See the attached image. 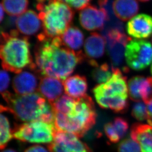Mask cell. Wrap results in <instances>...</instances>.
<instances>
[{"label":"cell","mask_w":152,"mask_h":152,"mask_svg":"<svg viewBox=\"0 0 152 152\" xmlns=\"http://www.w3.org/2000/svg\"><path fill=\"white\" fill-rule=\"evenodd\" d=\"M34 56L36 72L63 82L85 58L81 51L66 46L61 37H49L43 32L37 36Z\"/></svg>","instance_id":"1"},{"label":"cell","mask_w":152,"mask_h":152,"mask_svg":"<svg viewBox=\"0 0 152 152\" xmlns=\"http://www.w3.org/2000/svg\"><path fill=\"white\" fill-rule=\"evenodd\" d=\"M1 94L7 104L6 106L1 105V112L9 111L22 122L40 121L55 126L53 107L39 92L20 95L6 91Z\"/></svg>","instance_id":"2"},{"label":"cell","mask_w":152,"mask_h":152,"mask_svg":"<svg viewBox=\"0 0 152 152\" xmlns=\"http://www.w3.org/2000/svg\"><path fill=\"white\" fill-rule=\"evenodd\" d=\"M16 30L10 33L1 31L0 49L1 65L4 69L19 74L23 69L29 68L36 70L31 55L29 37L19 35Z\"/></svg>","instance_id":"3"},{"label":"cell","mask_w":152,"mask_h":152,"mask_svg":"<svg viewBox=\"0 0 152 152\" xmlns=\"http://www.w3.org/2000/svg\"><path fill=\"white\" fill-rule=\"evenodd\" d=\"M54 115L56 131L71 133L78 137H83L93 127L97 117L94 102L87 94L75 99L66 114L54 112Z\"/></svg>","instance_id":"4"},{"label":"cell","mask_w":152,"mask_h":152,"mask_svg":"<svg viewBox=\"0 0 152 152\" xmlns=\"http://www.w3.org/2000/svg\"><path fill=\"white\" fill-rule=\"evenodd\" d=\"M111 69L113 75L110 79L106 83L96 85L93 91L101 107L123 113L129 107L126 77L118 68Z\"/></svg>","instance_id":"5"},{"label":"cell","mask_w":152,"mask_h":152,"mask_svg":"<svg viewBox=\"0 0 152 152\" xmlns=\"http://www.w3.org/2000/svg\"><path fill=\"white\" fill-rule=\"evenodd\" d=\"M37 3L36 7L42 22L43 33L50 37L62 36L73 20L74 12L63 1H55Z\"/></svg>","instance_id":"6"},{"label":"cell","mask_w":152,"mask_h":152,"mask_svg":"<svg viewBox=\"0 0 152 152\" xmlns=\"http://www.w3.org/2000/svg\"><path fill=\"white\" fill-rule=\"evenodd\" d=\"M56 132L54 125L36 121L18 125L12 131L15 139L23 142L35 143H50Z\"/></svg>","instance_id":"7"},{"label":"cell","mask_w":152,"mask_h":152,"mask_svg":"<svg viewBox=\"0 0 152 152\" xmlns=\"http://www.w3.org/2000/svg\"><path fill=\"white\" fill-rule=\"evenodd\" d=\"M125 56L129 68L136 71L143 70L152 62V45L146 40H131L126 45Z\"/></svg>","instance_id":"8"},{"label":"cell","mask_w":152,"mask_h":152,"mask_svg":"<svg viewBox=\"0 0 152 152\" xmlns=\"http://www.w3.org/2000/svg\"><path fill=\"white\" fill-rule=\"evenodd\" d=\"M108 52L112 63V68H116L122 64L126 45L131 39L121 28H111L106 33Z\"/></svg>","instance_id":"9"},{"label":"cell","mask_w":152,"mask_h":152,"mask_svg":"<svg viewBox=\"0 0 152 152\" xmlns=\"http://www.w3.org/2000/svg\"><path fill=\"white\" fill-rule=\"evenodd\" d=\"M48 148L50 152H91L77 136L63 131H56L53 141Z\"/></svg>","instance_id":"10"},{"label":"cell","mask_w":152,"mask_h":152,"mask_svg":"<svg viewBox=\"0 0 152 152\" xmlns=\"http://www.w3.org/2000/svg\"><path fill=\"white\" fill-rule=\"evenodd\" d=\"M109 19V15L103 7L98 9L96 6L89 5L81 10L79 21L82 27L87 30H102L105 23Z\"/></svg>","instance_id":"11"},{"label":"cell","mask_w":152,"mask_h":152,"mask_svg":"<svg viewBox=\"0 0 152 152\" xmlns=\"http://www.w3.org/2000/svg\"><path fill=\"white\" fill-rule=\"evenodd\" d=\"M128 34L136 39H148L152 34V16L141 13L133 17L126 26Z\"/></svg>","instance_id":"12"},{"label":"cell","mask_w":152,"mask_h":152,"mask_svg":"<svg viewBox=\"0 0 152 152\" xmlns=\"http://www.w3.org/2000/svg\"><path fill=\"white\" fill-rule=\"evenodd\" d=\"M63 82L55 78L43 76L40 79L38 91L51 104L62 96L64 88Z\"/></svg>","instance_id":"13"},{"label":"cell","mask_w":152,"mask_h":152,"mask_svg":"<svg viewBox=\"0 0 152 152\" xmlns=\"http://www.w3.org/2000/svg\"><path fill=\"white\" fill-rule=\"evenodd\" d=\"M16 26L21 33L31 36L37 33L42 24L39 15L34 10H28L17 17Z\"/></svg>","instance_id":"14"},{"label":"cell","mask_w":152,"mask_h":152,"mask_svg":"<svg viewBox=\"0 0 152 152\" xmlns=\"http://www.w3.org/2000/svg\"><path fill=\"white\" fill-rule=\"evenodd\" d=\"M12 87L18 95H28L38 90L37 76L30 72L24 71L13 78Z\"/></svg>","instance_id":"15"},{"label":"cell","mask_w":152,"mask_h":152,"mask_svg":"<svg viewBox=\"0 0 152 152\" xmlns=\"http://www.w3.org/2000/svg\"><path fill=\"white\" fill-rule=\"evenodd\" d=\"M130 136L139 144L141 152H152V126L134 124L131 127Z\"/></svg>","instance_id":"16"},{"label":"cell","mask_w":152,"mask_h":152,"mask_svg":"<svg viewBox=\"0 0 152 152\" xmlns=\"http://www.w3.org/2000/svg\"><path fill=\"white\" fill-rule=\"evenodd\" d=\"M107 39L104 36L94 32L86 39L84 50L90 60L98 59L103 56L105 52Z\"/></svg>","instance_id":"17"},{"label":"cell","mask_w":152,"mask_h":152,"mask_svg":"<svg viewBox=\"0 0 152 152\" xmlns=\"http://www.w3.org/2000/svg\"><path fill=\"white\" fill-rule=\"evenodd\" d=\"M65 93L74 99L82 98L86 95L88 84L85 76L75 75L63 82Z\"/></svg>","instance_id":"18"},{"label":"cell","mask_w":152,"mask_h":152,"mask_svg":"<svg viewBox=\"0 0 152 152\" xmlns=\"http://www.w3.org/2000/svg\"><path fill=\"white\" fill-rule=\"evenodd\" d=\"M139 9V4L136 0H115L112 4L115 16L123 21L134 17Z\"/></svg>","instance_id":"19"},{"label":"cell","mask_w":152,"mask_h":152,"mask_svg":"<svg viewBox=\"0 0 152 152\" xmlns=\"http://www.w3.org/2000/svg\"><path fill=\"white\" fill-rule=\"evenodd\" d=\"M61 37L65 45L74 51H78L83 44V34L75 26H69Z\"/></svg>","instance_id":"20"},{"label":"cell","mask_w":152,"mask_h":152,"mask_svg":"<svg viewBox=\"0 0 152 152\" xmlns=\"http://www.w3.org/2000/svg\"><path fill=\"white\" fill-rule=\"evenodd\" d=\"M3 8L10 16L21 15L27 11L28 0H2Z\"/></svg>","instance_id":"21"},{"label":"cell","mask_w":152,"mask_h":152,"mask_svg":"<svg viewBox=\"0 0 152 152\" xmlns=\"http://www.w3.org/2000/svg\"><path fill=\"white\" fill-rule=\"evenodd\" d=\"M113 75L112 70H110L107 63L96 67L92 72V78L98 83H106L110 79Z\"/></svg>","instance_id":"22"},{"label":"cell","mask_w":152,"mask_h":152,"mask_svg":"<svg viewBox=\"0 0 152 152\" xmlns=\"http://www.w3.org/2000/svg\"><path fill=\"white\" fill-rule=\"evenodd\" d=\"M1 139L0 148L3 150L7 146V143L13 137L12 132L10 129L9 120L4 115L1 114Z\"/></svg>","instance_id":"23"},{"label":"cell","mask_w":152,"mask_h":152,"mask_svg":"<svg viewBox=\"0 0 152 152\" xmlns=\"http://www.w3.org/2000/svg\"><path fill=\"white\" fill-rule=\"evenodd\" d=\"M132 115L138 121H147L148 124L152 126V121L148 114L146 103L143 102H136L132 107Z\"/></svg>","instance_id":"24"},{"label":"cell","mask_w":152,"mask_h":152,"mask_svg":"<svg viewBox=\"0 0 152 152\" xmlns=\"http://www.w3.org/2000/svg\"><path fill=\"white\" fill-rule=\"evenodd\" d=\"M144 77L135 76L129 79L128 82V93L131 100L135 102L142 101L138 93V87Z\"/></svg>","instance_id":"25"},{"label":"cell","mask_w":152,"mask_h":152,"mask_svg":"<svg viewBox=\"0 0 152 152\" xmlns=\"http://www.w3.org/2000/svg\"><path fill=\"white\" fill-rule=\"evenodd\" d=\"M118 152H141L139 144L130 137L125 138L120 143Z\"/></svg>","instance_id":"26"},{"label":"cell","mask_w":152,"mask_h":152,"mask_svg":"<svg viewBox=\"0 0 152 152\" xmlns=\"http://www.w3.org/2000/svg\"><path fill=\"white\" fill-rule=\"evenodd\" d=\"M114 130L119 138L122 139L126 134L129 129V124L125 118L116 117L112 122Z\"/></svg>","instance_id":"27"},{"label":"cell","mask_w":152,"mask_h":152,"mask_svg":"<svg viewBox=\"0 0 152 152\" xmlns=\"http://www.w3.org/2000/svg\"><path fill=\"white\" fill-rule=\"evenodd\" d=\"M105 134L107 137L108 139L112 143H117L119 142L120 138L118 135L116 134L114 130L112 122H109L105 125L104 127Z\"/></svg>","instance_id":"28"},{"label":"cell","mask_w":152,"mask_h":152,"mask_svg":"<svg viewBox=\"0 0 152 152\" xmlns=\"http://www.w3.org/2000/svg\"><path fill=\"white\" fill-rule=\"evenodd\" d=\"M91 0H64L70 7L77 10H82L89 6Z\"/></svg>","instance_id":"29"},{"label":"cell","mask_w":152,"mask_h":152,"mask_svg":"<svg viewBox=\"0 0 152 152\" xmlns=\"http://www.w3.org/2000/svg\"><path fill=\"white\" fill-rule=\"evenodd\" d=\"M10 81V78L9 73L5 70L1 71V93L7 91L9 87Z\"/></svg>","instance_id":"30"},{"label":"cell","mask_w":152,"mask_h":152,"mask_svg":"<svg viewBox=\"0 0 152 152\" xmlns=\"http://www.w3.org/2000/svg\"><path fill=\"white\" fill-rule=\"evenodd\" d=\"M24 152H49L46 148L40 145H34L28 148Z\"/></svg>","instance_id":"31"},{"label":"cell","mask_w":152,"mask_h":152,"mask_svg":"<svg viewBox=\"0 0 152 152\" xmlns=\"http://www.w3.org/2000/svg\"><path fill=\"white\" fill-rule=\"evenodd\" d=\"M146 104H147V108L148 114L150 118L152 121V99L150 100Z\"/></svg>","instance_id":"32"},{"label":"cell","mask_w":152,"mask_h":152,"mask_svg":"<svg viewBox=\"0 0 152 152\" xmlns=\"http://www.w3.org/2000/svg\"><path fill=\"white\" fill-rule=\"evenodd\" d=\"M1 14H0V16H1V22L3 20V18H4V9L3 8V5L2 4H1Z\"/></svg>","instance_id":"33"},{"label":"cell","mask_w":152,"mask_h":152,"mask_svg":"<svg viewBox=\"0 0 152 152\" xmlns=\"http://www.w3.org/2000/svg\"><path fill=\"white\" fill-rule=\"evenodd\" d=\"M16 152L15 150H13L12 149H7L4 150L3 152Z\"/></svg>","instance_id":"34"},{"label":"cell","mask_w":152,"mask_h":152,"mask_svg":"<svg viewBox=\"0 0 152 152\" xmlns=\"http://www.w3.org/2000/svg\"><path fill=\"white\" fill-rule=\"evenodd\" d=\"M139 1H142V2H146V1H149L150 0H138Z\"/></svg>","instance_id":"35"},{"label":"cell","mask_w":152,"mask_h":152,"mask_svg":"<svg viewBox=\"0 0 152 152\" xmlns=\"http://www.w3.org/2000/svg\"><path fill=\"white\" fill-rule=\"evenodd\" d=\"M49 1H63L64 0H48Z\"/></svg>","instance_id":"36"},{"label":"cell","mask_w":152,"mask_h":152,"mask_svg":"<svg viewBox=\"0 0 152 152\" xmlns=\"http://www.w3.org/2000/svg\"><path fill=\"white\" fill-rule=\"evenodd\" d=\"M151 73L152 75V65H151Z\"/></svg>","instance_id":"37"},{"label":"cell","mask_w":152,"mask_h":152,"mask_svg":"<svg viewBox=\"0 0 152 152\" xmlns=\"http://www.w3.org/2000/svg\"></svg>","instance_id":"38"}]
</instances>
